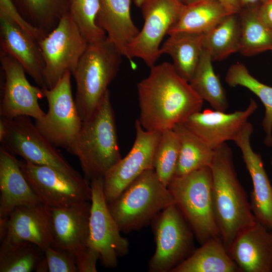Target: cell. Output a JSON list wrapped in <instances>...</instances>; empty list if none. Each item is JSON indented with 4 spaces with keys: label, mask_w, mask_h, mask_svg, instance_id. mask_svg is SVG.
<instances>
[{
    "label": "cell",
    "mask_w": 272,
    "mask_h": 272,
    "mask_svg": "<svg viewBox=\"0 0 272 272\" xmlns=\"http://www.w3.org/2000/svg\"><path fill=\"white\" fill-rule=\"evenodd\" d=\"M271 164L272 165V157H271Z\"/></svg>",
    "instance_id": "f6af8a7d"
},
{
    "label": "cell",
    "mask_w": 272,
    "mask_h": 272,
    "mask_svg": "<svg viewBox=\"0 0 272 272\" xmlns=\"http://www.w3.org/2000/svg\"><path fill=\"white\" fill-rule=\"evenodd\" d=\"M0 13L7 16L25 32L37 41L46 35L43 31L32 26L23 18L12 0H0Z\"/></svg>",
    "instance_id": "8d00e7d4"
},
{
    "label": "cell",
    "mask_w": 272,
    "mask_h": 272,
    "mask_svg": "<svg viewBox=\"0 0 272 272\" xmlns=\"http://www.w3.org/2000/svg\"><path fill=\"white\" fill-rule=\"evenodd\" d=\"M160 47L159 53L172 58L177 73L189 82L198 65L203 49L204 34L176 32L169 34Z\"/></svg>",
    "instance_id": "cb8c5ba5"
},
{
    "label": "cell",
    "mask_w": 272,
    "mask_h": 272,
    "mask_svg": "<svg viewBox=\"0 0 272 272\" xmlns=\"http://www.w3.org/2000/svg\"><path fill=\"white\" fill-rule=\"evenodd\" d=\"M0 61L5 77L1 117L10 118L25 115L35 120L43 119L46 113L38 103L44 97L42 88L29 83L24 69L13 56L0 51Z\"/></svg>",
    "instance_id": "9a60e30c"
},
{
    "label": "cell",
    "mask_w": 272,
    "mask_h": 272,
    "mask_svg": "<svg viewBox=\"0 0 272 272\" xmlns=\"http://www.w3.org/2000/svg\"><path fill=\"white\" fill-rule=\"evenodd\" d=\"M253 131L247 122L234 142L240 149L245 166L252 180L253 188L250 193V206L256 220L272 231V187L260 155L250 144Z\"/></svg>",
    "instance_id": "e0dca14e"
},
{
    "label": "cell",
    "mask_w": 272,
    "mask_h": 272,
    "mask_svg": "<svg viewBox=\"0 0 272 272\" xmlns=\"http://www.w3.org/2000/svg\"><path fill=\"white\" fill-rule=\"evenodd\" d=\"M37 42L44 62L47 89L54 87L66 72L72 74L88 45L69 12Z\"/></svg>",
    "instance_id": "ba28073f"
},
{
    "label": "cell",
    "mask_w": 272,
    "mask_h": 272,
    "mask_svg": "<svg viewBox=\"0 0 272 272\" xmlns=\"http://www.w3.org/2000/svg\"><path fill=\"white\" fill-rule=\"evenodd\" d=\"M7 130L6 124L3 117L0 119V142L4 139Z\"/></svg>",
    "instance_id": "b9f144b4"
},
{
    "label": "cell",
    "mask_w": 272,
    "mask_h": 272,
    "mask_svg": "<svg viewBox=\"0 0 272 272\" xmlns=\"http://www.w3.org/2000/svg\"><path fill=\"white\" fill-rule=\"evenodd\" d=\"M251 99L247 108L232 113L207 109L189 116L182 124L215 150L228 141H234L257 108Z\"/></svg>",
    "instance_id": "2e32d148"
},
{
    "label": "cell",
    "mask_w": 272,
    "mask_h": 272,
    "mask_svg": "<svg viewBox=\"0 0 272 272\" xmlns=\"http://www.w3.org/2000/svg\"><path fill=\"white\" fill-rule=\"evenodd\" d=\"M8 236L32 242L44 250L53 242L50 208L40 203L16 207L8 218L0 222V239Z\"/></svg>",
    "instance_id": "ac0fdd59"
},
{
    "label": "cell",
    "mask_w": 272,
    "mask_h": 272,
    "mask_svg": "<svg viewBox=\"0 0 272 272\" xmlns=\"http://www.w3.org/2000/svg\"><path fill=\"white\" fill-rule=\"evenodd\" d=\"M212 186L210 167L175 176L167 186L200 245L220 236L213 211Z\"/></svg>",
    "instance_id": "8992f818"
},
{
    "label": "cell",
    "mask_w": 272,
    "mask_h": 272,
    "mask_svg": "<svg viewBox=\"0 0 272 272\" xmlns=\"http://www.w3.org/2000/svg\"><path fill=\"white\" fill-rule=\"evenodd\" d=\"M171 272H240L229 256L220 236L212 238L195 249Z\"/></svg>",
    "instance_id": "d4e9b609"
},
{
    "label": "cell",
    "mask_w": 272,
    "mask_h": 272,
    "mask_svg": "<svg viewBox=\"0 0 272 272\" xmlns=\"http://www.w3.org/2000/svg\"><path fill=\"white\" fill-rule=\"evenodd\" d=\"M44 251L48 271H79L75 256L68 251L49 246Z\"/></svg>",
    "instance_id": "d590c367"
},
{
    "label": "cell",
    "mask_w": 272,
    "mask_h": 272,
    "mask_svg": "<svg viewBox=\"0 0 272 272\" xmlns=\"http://www.w3.org/2000/svg\"><path fill=\"white\" fill-rule=\"evenodd\" d=\"M67 151L78 158L89 182L103 177L122 158L109 90L93 114L83 121Z\"/></svg>",
    "instance_id": "3957f363"
},
{
    "label": "cell",
    "mask_w": 272,
    "mask_h": 272,
    "mask_svg": "<svg viewBox=\"0 0 272 272\" xmlns=\"http://www.w3.org/2000/svg\"><path fill=\"white\" fill-rule=\"evenodd\" d=\"M0 221L21 206L41 203L23 174L18 160L0 147Z\"/></svg>",
    "instance_id": "7402d4cb"
},
{
    "label": "cell",
    "mask_w": 272,
    "mask_h": 272,
    "mask_svg": "<svg viewBox=\"0 0 272 272\" xmlns=\"http://www.w3.org/2000/svg\"><path fill=\"white\" fill-rule=\"evenodd\" d=\"M212 62L210 53L203 48L197 67L189 83L214 110L226 112L228 107L226 92L214 72Z\"/></svg>",
    "instance_id": "f546056e"
},
{
    "label": "cell",
    "mask_w": 272,
    "mask_h": 272,
    "mask_svg": "<svg viewBox=\"0 0 272 272\" xmlns=\"http://www.w3.org/2000/svg\"><path fill=\"white\" fill-rule=\"evenodd\" d=\"M182 4L184 5H188L194 3L199 0H178Z\"/></svg>",
    "instance_id": "7bdbcfd3"
},
{
    "label": "cell",
    "mask_w": 272,
    "mask_h": 272,
    "mask_svg": "<svg viewBox=\"0 0 272 272\" xmlns=\"http://www.w3.org/2000/svg\"><path fill=\"white\" fill-rule=\"evenodd\" d=\"M0 51L17 59L41 88H46L44 62L37 41L0 13Z\"/></svg>",
    "instance_id": "44dd1931"
},
{
    "label": "cell",
    "mask_w": 272,
    "mask_h": 272,
    "mask_svg": "<svg viewBox=\"0 0 272 272\" xmlns=\"http://www.w3.org/2000/svg\"><path fill=\"white\" fill-rule=\"evenodd\" d=\"M23 18L46 35L68 12L65 0H12Z\"/></svg>",
    "instance_id": "1f68e13d"
},
{
    "label": "cell",
    "mask_w": 272,
    "mask_h": 272,
    "mask_svg": "<svg viewBox=\"0 0 272 272\" xmlns=\"http://www.w3.org/2000/svg\"><path fill=\"white\" fill-rule=\"evenodd\" d=\"M225 80L229 86L244 87L259 98L265 110L262 122L265 133L264 143L267 146H272V87L258 81L250 74L244 64L239 62L229 68Z\"/></svg>",
    "instance_id": "d6a6232c"
},
{
    "label": "cell",
    "mask_w": 272,
    "mask_h": 272,
    "mask_svg": "<svg viewBox=\"0 0 272 272\" xmlns=\"http://www.w3.org/2000/svg\"><path fill=\"white\" fill-rule=\"evenodd\" d=\"M210 167L214 216L227 250L239 233L256 220L247 193L237 177L232 151L226 143L215 150Z\"/></svg>",
    "instance_id": "7a4b0ae2"
},
{
    "label": "cell",
    "mask_w": 272,
    "mask_h": 272,
    "mask_svg": "<svg viewBox=\"0 0 272 272\" xmlns=\"http://www.w3.org/2000/svg\"><path fill=\"white\" fill-rule=\"evenodd\" d=\"M100 3L97 24L126 57L128 46L140 32L130 16L131 0H100Z\"/></svg>",
    "instance_id": "603a6c76"
},
{
    "label": "cell",
    "mask_w": 272,
    "mask_h": 272,
    "mask_svg": "<svg viewBox=\"0 0 272 272\" xmlns=\"http://www.w3.org/2000/svg\"><path fill=\"white\" fill-rule=\"evenodd\" d=\"M100 254L95 249L88 247L83 254L76 259L79 272H96V264Z\"/></svg>",
    "instance_id": "74e56055"
},
{
    "label": "cell",
    "mask_w": 272,
    "mask_h": 272,
    "mask_svg": "<svg viewBox=\"0 0 272 272\" xmlns=\"http://www.w3.org/2000/svg\"><path fill=\"white\" fill-rule=\"evenodd\" d=\"M122 56L107 37L88 43L72 73L77 85L75 101L83 121L93 114L108 91L119 71Z\"/></svg>",
    "instance_id": "5b68a950"
},
{
    "label": "cell",
    "mask_w": 272,
    "mask_h": 272,
    "mask_svg": "<svg viewBox=\"0 0 272 272\" xmlns=\"http://www.w3.org/2000/svg\"><path fill=\"white\" fill-rule=\"evenodd\" d=\"M259 5L241 9L238 13L240 39L238 52L246 56L272 51V32L260 21L257 15Z\"/></svg>",
    "instance_id": "f1b7e54d"
},
{
    "label": "cell",
    "mask_w": 272,
    "mask_h": 272,
    "mask_svg": "<svg viewBox=\"0 0 272 272\" xmlns=\"http://www.w3.org/2000/svg\"><path fill=\"white\" fill-rule=\"evenodd\" d=\"M90 185L92 198L88 246L98 251L103 266L115 267L118 258L128 253L129 242L121 236L108 208L104 193L103 177L93 179Z\"/></svg>",
    "instance_id": "4fadbf2b"
},
{
    "label": "cell",
    "mask_w": 272,
    "mask_h": 272,
    "mask_svg": "<svg viewBox=\"0 0 272 272\" xmlns=\"http://www.w3.org/2000/svg\"><path fill=\"white\" fill-rule=\"evenodd\" d=\"M68 12L88 43L101 41L107 37L97 24L100 0H65Z\"/></svg>",
    "instance_id": "e575fe53"
},
{
    "label": "cell",
    "mask_w": 272,
    "mask_h": 272,
    "mask_svg": "<svg viewBox=\"0 0 272 272\" xmlns=\"http://www.w3.org/2000/svg\"><path fill=\"white\" fill-rule=\"evenodd\" d=\"M135 138L130 150L103 177V190L107 203L115 199L137 177L153 168L154 152L161 132L145 130L137 119Z\"/></svg>",
    "instance_id": "5bb4252c"
},
{
    "label": "cell",
    "mask_w": 272,
    "mask_h": 272,
    "mask_svg": "<svg viewBox=\"0 0 272 272\" xmlns=\"http://www.w3.org/2000/svg\"><path fill=\"white\" fill-rule=\"evenodd\" d=\"M179 150V139L173 129L161 132L154 152L153 166L161 181L167 187L174 176Z\"/></svg>",
    "instance_id": "836d02e7"
},
{
    "label": "cell",
    "mask_w": 272,
    "mask_h": 272,
    "mask_svg": "<svg viewBox=\"0 0 272 272\" xmlns=\"http://www.w3.org/2000/svg\"><path fill=\"white\" fill-rule=\"evenodd\" d=\"M3 118L7 130L1 146L10 153L35 164L50 166L74 176H81L41 133L30 117Z\"/></svg>",
    "instance_id": "30bf717a"
},
{
    "label": "cell",
    "mask_w": 272,
    "mask_h": 272,
    "mask_svg": "<svg viewBox=\"0 0 272 272\" xmlns=\"http://www.w3.org/2000/svg\"><path fill=\"white\" fill-rule=\"evenodd\" d=\"M173 204L168 187L151 168L137 177L107 206L121 232L128 234L151 224L160 212Z\"/></svg>",
    "instance_id": "277c9868"
},
{
    "label": "cell",
    "mask_w": 272,
    "mask_h": 272,
    "mask_svg": "<svg viewBox=\"0 0 272 272\" xmlns=\"http://www.w3.org/2000/svg\"><path fill=\"white\" fill-rule=\"evenodd\" d=\"M263 0H238L241 9L259 5Z\"/></svg>",
    "instance_id": "60d3db41"
},
{
    "label": "cell",
    "mask_w": 272,
    "mask_h": 272,
    "mask_svg": "<svg viewBox=\"0 0 272 272\" xmlns=\"http://www.w3.org/2000/svg\"><path fill=\"white\" fill-rule=\"evenodd\" d=\"M145 0H133L134 4L137 7L141 8Z\"/></svg>",
    "instance_id": "ee69618b"
},
{
    "label": "cell",
    "mask_w": 272,
    "mask_h": 272,
    "mask_svg": "<svg viewBox=\"0 0 272 272\" xmlns=\"http://www.w3.org/2000/svg\"><path fill=\"white\" fill-rule=\"evenodd\" d=\"M71 73L66 72L51 89L42 88L47 99L48 110L35 125L56 147L67 150L76 137L83 121L79 114L71 86Z\"/></svg>",
    "instance_id": "8fae6325"
},
{
    "label": "cell",
    "mask_w": 272,
    "mask_h": 272,
    "mask_svg": "<svg viewBox=\"0 0 272 272\" xmlns=\"http://www.w3.org/2000/svg\"><path fill=\"white\" fill-rule=\"evenodd\" d=\"M227 251L240 272L272 271V231L257 221L239 233Z\"/></svg>",
    "instance_id": "ffe728a7"
},
{
    "label": "cell",
    "mask_w": 272,
    "mask_h": 272,
    "mask_svg": "<svg viewBox=\"0 0 272 272\" xmlns=\"http://www.w3.org/2000/svg\"><path fill=\"white\" fill-rule=\"evenodd\" d=\"M22 172L41 203L49 208H64L91 201L89 181L53 167L18 160Z\"/></svg>",
    "instance_id": "9c48e42d"
},
{
    "label": "cell",
    "mask_w": 272,
    "mask_h": 272,
    "mask_svg": "<svg viewBox=\"0 0 272 272\" xmlns=\"http://www.w3.org/2000/svg\"><path fill=\"white\" fill-rule=\"evenodd\" d=\"M1 243L0 272L36 271L46 258L44 250L32 242L5 236Z\"/></svg>",
    "instance_id": "83f0119b"
},
{
    "label": "cell",
    "mask_w": 272,
    "mask_h": 272,
    "mask_svg": "<svg viewBox=\"0 0 272 272\" xmlns=\"http://www.w3.org/2000/svg\"><path fill=\"white\" fill-rule=\"evenodd\" d=\"M257 15L260 21L272 32V0H263L259 4Z\"/></svg>",
    "instance_id": "f35d334b"
},
{
    "label": "cell",
    "mask_w": 272,
    "mask_h": 272,
    "mask_svg": "<svg viewBox=\"0 0 272 272\" xmlns=\"http://www.w3.org/2000/svg\"><path fill=\"white\" fill-rule=\"evenodd\" d=\"M184 5L178 0H145L141 8L144 24L127 48L126 58L142 59L150 67L161 56L160 45L178 20Z\"/></svg>",
    "instance_id": "7c38bea8"
},
{
    "label": "cell",
    "mask_w": 272,
    "mask_h": 272,
    "mask_svg": "<svg viewBox=\"0 0 272 272\" xmlns=\"http://www.w3.org/2000/svg\"><path fill=\"white\" fill-rule=\"evenodd\" d=\"M229 14L218 0H199L184 5L178 20L167 34L176 32L205 34Z\"/></svg>",
    "instance_id": "484cf974"
},
{
    "label": "cell",
    "mask_w": 272,
    "mask_h": 272,
    "mask_svg": "<svg viewBox=\"0 0 272 272\" xmlns=\"http://www.w3.org/2000/svg\"><path fill=\"white\" fill-rule=\"evenodd\" d=\"M239 39V15L231 14L204 34L203 48L209 52L213 61H220L238 52Z\"/></svg>",
    "instance_id": "4dcf8cb0"
},
{
    "label": "cell",
    "mask_w": 272,
    "mask_h": 272,
    "mask_svg": "<svg viewBox=\"0 0 272 272\" xmlns=\"http://www.w3.org/2000/svg\"><path fill=\"white\" fill-rule=\"evenodd\" d=\"M180 141L179 157L174 176L185 175L205 167H210L215 150L183 124L172 128Z\"/></svg>",
    "instance_id": "4316f807"
},
{
    "label": "cell",
    "mask_w": 272,
    "mask_h": 272,
    "mask_svg": "<svg viewBox=\"0 0 272 272\" xmlns=\"http://www.w3.org/2000/svg\"><path fill=\"white\" fill-rule=\"evenodd\" d=\"M150 224L156 249L148 271L171 272L195 250L194 233L176 204L160 212Z\"/></svg>",
    "instance_id": "52a82bcc"
},
{
    "label": "cell",
    "mask_w": 272,
    "mask_h": 272,
    "mask_svg": "<svg viewBox=\"0 0 272 272\" xmlns=\"http://www.w3.org/2000/svg\"><path fill=\"white\" fill-rule=\"evenodd\" d=\"M271 52H272V51H271Z\"/></svg>",
    "instance_id": "bcb514c9"
},
{
    "label": "cell",
    "mask_w": 272,
    "mask_h": 272,
    "mask_svg": "<svg viewBox=\"0 0 272 272\" xmlns=\"http://www.w3.org/2000/svg\"><path fill=\"white\" fill-rule=\"evenodd\" d=\"M150 68L149 76L137 85L138 120L145 130L162 132L172 129L201 110L203 100L172 63L163 62Z\"/></svg>",
    "instance_id": "6da1fadb"
},
{
    "label": "cell",
    "mask_w": 272,
    "mask_h": 272,
    "mask_svg": "<svg viewBox=\"0 0 272 272\" xmlns=\"http://www.w3.org/2000/svg\"><path fill=\"white\" fill-rule=\"evenodd\" d=\"M230 14H238L241 8L238 0H218Z\"/></svg>",
    "instance_id": "ab89813d"
},
{
    "label": "cell",
    "mask_w": 272,
    "mask_h": 272,
    "mask_svg": "<svg viewBox=\"0 0 272 272\" xmlns=\"http://www.w3.org/2000/svg\"><path fill=\"white\" fill-rule=\"evenodd\" d=\"M91 201L64 208H50L53 242L51 246L80 257L88 246Z\"/></svg>",
    "instance_id": "d6986e66"
}]
</instances>
